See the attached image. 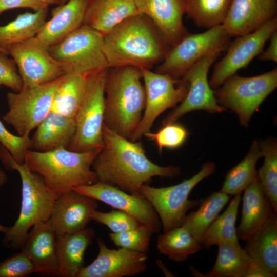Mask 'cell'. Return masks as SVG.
<instances>
[{"label": "cell", "mask_w": 277, "mask_h": 277, "mask_svg": "<svg viewBox=\"0 0 277 277\" xmlns=\"http://www.w3.org/2000/svg\"><path fill=\"white\" fill-rule=\"evenodd\" d=\"M103 137L104 146L92 165L97 182L134 194L154 177L173 178L181 173L178 167L153 163L146 156L141 142L125 138L104 124Z\"/></svg>", "instance_id": "1"}, {"label": "cell", "mask_w": 277, "mask_h": 277, "mask_svg": "<svg viewBox=\"0 0 277 277\" xmlns=\"http://www.w3.org/2000/svg\"><path fill=\"white\" fill-rule=\"evenodd\" d=\"M170 48L150 19L142 14L126 19L103 36V51L109 68L150 69L164 60Z\"/></svg>", "instance_id": "2"}, {"label": "cell", "mask_w": 277, "mask_h": 277, "mask_svg": "<svg viewBox=\"0 0 277 277\" xmlns=\"http://www.w3.org/2000/svg\"><path fill=\"white\" fill-rule=\"evenodd\" d=\"M141 69L133 66L110 67L106 76L104 125L130 140L140 123L146 95Z\"/></svg>", "instance_id": "3"}, {"label": "cell", "mask_w": 277, "mask_h": 277, "mask_svg": "<svg viewBox=\"0 0 277 277\" xmlns=\"http://www.w3.org/2000/svg\"><path fill=\"white\" fill-rule=\"evenodd\" d=\"M0 160L5 168L18 172L22 183L20 212L13 225L5 233L3 243L7 247L21 249L29 229L49 220L58 194L51 190L42 177L31 171L25 162L16 163L2 145Z\"/></svg>", "instance_id": "4"}, {"label": "cell", "mask_w": 277, "mask_h": 277, "mask_svg": "<svg viewBox=\"0 0 277 277\" xmlns=\"http://www.w3.org/2000/svg\"><path fill=\"white\" fill-rule=\"evenodd\" d=\"M102 148L84 152L65 148L46 152L29 149L25 163L31 171L42 177L51 190L60 194L97 182L92 165Z\"/></svg>", "instance_id": "5"}, {"label": "cell", "mask_w": 277, "mask_h": 277, "mask_svg": "<svg viewBox=\"0 0 277 277\" xmlns=\"http://www.w3.org/2000/svg\"><path fill=\"white\" fill-rule=\"evenodd\" d=\"M103 36L83 25L49 46V51L62 65L65 73L73 72L87 77L109 68L103 51Z\"/></svg>", "instance_id": "6"}, {"label": "cell", "mask_w": 277, "mask_h": 277, "mask_svg": "<svg viewBox=\"0 0 277 277\" xmlns=\"http://www.w3.org/2000/svg\"><path fill=\"white\" fill-rule=\"evenodd\" d=\"M276 87L275 68L251 77H243L234 73L214 92L218 103L234 111L241 124L247 127L253 113Z\"/></svg>", "instance_id": "7"}, {"label": "cell", "mask_w": 277, "mask_h": 277, "mask_svg": "<svg viewBox=\"0 0 277 277\" xmlns=\"http://www.w3.org/2000/svg\"><path fill=\"white\" fill-rule=\"evenodd\" d=\"M215 169L214 163L207 162L197 173L177 184L157 188L145 184L140 187L139 193L155 210L163 232L181 226L187 212L199 205V201L188 199L189 194L200 182L212 174Z\"/></svg>", "instance_id": "8"}, {"label": "cell", "mask_w": 277, "mask_h": 277, "mask_svg": "<svg viewBox=\"0 0 277 277\" xmlns=\"http://www.w3.org/2000/svg\"><path fill=\"white\" fill-rule=\"evenodd\" d=\"M107 69L87 77L85 95L74 119L75 133L68 149L84 152L104 146V86Z\"/></svg>", "instance_id": "9"}, {"label": "cell", "mask_w": 277, "mask_h": 277, "mask_svg": "<svg viewBox=\"0 0 277 277\" xmlns=\"http://www.w3.org/2000/svg\"><path fill=\"white\" fill-rule=\"evenodd\" d=\"M231 37L222 24L200 33H188L170 47L156 72L180 80L195 63L208 54L223 51L230 44Z\"/></svg>", "instance_id": "10"}, {"label": "cell", "mask_w": 277, "mask_h": 277, "mask_svg": "<svg viewBox=\"0 0 277 277\" xmlns=\"http://www.w3.org/2000/svg\"><path fill=\"white\" fill-rule=\"evenodd\" d=\"M60 78L51 82L23 87L7 94L8 111L3 119L20 136L29 135L51 111L54 94Z\"/></svg>", "instance_id": "11"}, {"label": "cell", "mask_w": 277, "mask_h": 277, "mask_svg": "<svg viewBox=\"0 0 277 277\" xmlns=\"http://www.w3.org/2000/svg\"><path fill=\"white\" fill-rule=\"evenodd\" d=\"M144 83L145 107L142 118L130 140L135 142L150 131L157 118L167 109L181 103L186 96L189 85L182 79L176 80L167 74L140 68Z\"/></svg>", "instance_id": "12"}, {"label": "cell", "mask_w": 277, "mask_h": 277, "mask_svg": "<svg viewBox=\"0 0 277 277\" xmlns=\"http://www.w3.org/2000/svg\"><path fill=\"white\" fill-rule=\"evenodd\" d=\"M49 47L35 36L7 49L17 66L23 87L51 82L65 74L62 65L50 54Z\"/></svg>", "instance_id": "13"}, {"label": "cell", "mask_w": 277, "mask_h": 277, "mask_svg": "<svg viewBox=\"0 0 277 277\" xmlns=\"http://www.w3.org/2000/svg\"><path fill=\"white\" fill-rule=\"evenodd\" d=\"M222 51L213 52L195 63L181 78L189 85L188 93L181 102L163 120V125L176 122L187 113L194 110H204L209 113H219L225 108L217 102L214 92L208 80L210 67Z\"/></svg>", "instance_id": "14"}, {"label": "cell", "mask_w": 277, "mask_h": 277, "mask_svg": "<svg viewBox=\"0 0 277 277\" xmlns=\"http://www.w3.org/2000/svg\"><path fill=\"white\" fill-rule=\"evenodd\" d=\"M277 30V17L250 33L238 36L229 45L226 55L214 66L210 80V87L216 89L230 76L246 67L263 51L266 42Z\"/></svg>", "instance_id": "15"}, {"label": "cell", "mask_w": 277, "mask_h": 277, "mask_svg": "<svg viewBox=\"0 0 277 277\" xmlns=\"http://www.w3.org/2000/svg\"><path fill=\"white\" fill-rule=\"evenodd\" d=\"M72 190L131 215L141 224L150 227L154 233L159 232L161 229L162 224L158 215L140 193H128L99 182L78 186Z\"/></svg>", "instance_id": "16"}, {"label": "cell", "mask_w": 277, "mask_h": 277, "mask_svg": "<svg viewBox=\"0 0 277 277\" xmlns=\"http://www.w3.org/2000/svg\"><path fill=\"white\" fill-rule=\"evenodd\" d=\"M96 241L98 255L90 264L82 268L77 277L132 276L147 270V253L122 248L110 249L101 238Z\"/></svg>", "instance_id": "17"}, {"label": "cell", "mask_w": 277, "mask_h": 277, "mask_svg": "<svg viewBox=\"0 0 277 277\" xmlns=\"http://www.w3.org/2000/svg\"><path fill=\"white\" fill-rule=\"evenodd\" d=\"M98 207L97 201L73 190L58 194L49 220L56 235L85 228Z\"/></svg>", "instance_id": "18"}, {"label": "cell", "mask_w": 277, "mask_h": 277, "mask_svg": "<svg viewBox=\"0 0 277 277\" xmlns=\"http://www.w3.org/2000/svg\"><path fill=\"white\" fill-rule=\"evenodd\" d=\"M139 14L147 16L166 43L175 46L189 32L183 23V0H133Z\"/></svg>", "instance_id": "19"}, {"label": "cell", "mask_w": 277, "mask_h": 277, "mask_svg": "<svg viewBox=\"0 0 277 277\" xmlns=\"http://www.w3.org/2000/svg\"><path fill=\"white\" fill-rule=\"evenodd\" d=\"M277 17V0H232L223 23L231 37L250 33Z\"/></svg>", "instance_id": "20"}, {"label": "cell", "mask_w": 277, "mask_h": 277, "mask_svg": "<svg viewBox=\"0 0 277 277\" xmlns=\"http://www.w3.org/2000/svg\"><path fill=\"white\" fill-rule=\"evenodd\" d=\"M21 249L32 262L35 273L56 275V234L49 220L32 227Z\"/></svg>", "instance_id": "21"}, {"label": "cell", "mask_w": 277, "mask_h": 277, "mask_svg": "<svg viewBox=\"0 0 277 277\" xmlns=\"http://www.w3.org/2000/svg\"><path fill=\"white\" fill-rule=\"evenodd\" d=\"M88 0H68L53 8L51 18L46 21L36 35L48 46L60 42L83 25Z\"/></svg>", "instance_id": "22"}, {"label": "cell", "mask_w": 277, "mask_h": 277, "mask_svg": "<svg viewBox=\"0 0 277 277\" xmlns=\"http://www.w3.org/2000/svg\"><path fill=\"white\" fill-rule=\"evenodd\" d=\"M95 236L94 230L87 227L72 234L56 235V276L77 277L84 267L85 252Z\"/></svg>", "instance_id": "23"}, {"label": "cell", "mask_w": 277, "mask_h": 277, "mask_svg": "<svg viewBox=\"0 0 277 277\" xmlns=\"http://www.w3.org/2000/svg\"><path fill=\"white\" fill-rule=\"evenodd\" d=\"M244 190L242 217L236 232L238 238L245 241L276 212L264 194L258 177Z\"/></svg>", "instance_id": "24"}, {"label": "cell", "mask_w": 277, "mask_h": 277, "mask_svg": "<svg viewBox=\"0 0 277 277\" xmlns=\"http://www.w3.org/2000/svg\"><path fill=\"white\" fill-rule=\"evenodd\" d=\"M137 14L133 0H88L83 25L104 35Z\"/></svg>", "instance_id": "25"}, {"label": "cell", "mask_w": 277, "mask_h": 277, "mask_svg": "<svg viewBox=\"0 0 277 277\" xmlns=\"http://www.w3.org/2000/svg\"><path fill=\"white\" fill-rule=\"evenodd\" d=\"M31 148L46 152L60 148L68 149L76 130L74 118L50 111L36 127Z\"/></svg>", "instance_id": "26"}, {"label": "cell", "mask_w": 277, "mask_h": 277, "mask_svg": "<svg viewBox=\"0 0 277 277\" xmlns=\"http://www.w3.org/2000/svg\"><path fill=\"white\" fill-rule=\"evenodd\" d=\"M245 250L258 266L277 275V216L274 213L246 240Z\"/></svg>", "instance_id": "27"}, {"label": "cell", "mask_w": 277, "mask_h": 277, "mask_svg": "<svg viewBox=\"0 0 277 277\" xmlns=\"http://www.w3.org/2000/svg\"><path fill=\"white\" fill-rule=\"evenodd\" d=\"M87 85L86 77L73 72L65 73L54 94L51 111L74 118L84 98Z\"/></svg>", "instance_id": "28"}, {"label": "cell", "mask_w": 277, "mask_h": 277, "mask_svg": "<svg viewBox=\"0 0 277 277\" xmlns=\"http://www.w3.org/2000/svg\"><path fill=\"white\" fill-rule=\"evenodd\" d=\"M48 10V7L21 14L7 25L1 26L0 48L8 53L10 46L36 36L46 22Z\"/></svg>", "instance_id": "29"}, {"label": "cell", "mask_w": 277, "mask_h": 277, "mask_svg": "<svg viewBox=\"0 0 277 277\" xmlns=\"http://www.w3.org/2000/svg\"><path fill=\"white\" fill-rule=\"evenodd\" d=\"M241 193L234 195L226 210L219 215L207 228L201 240L203 246L229 244L240 246L235 227Z\"/></svg>", "instance_id": "30"}, {"label": "cell", "mask_w": 277, "mask_h": 277, "mask_svg": "<svg viewBox=\"0 0 277 277\" xmlns=\"http://www.w3.org/2000/svg\"><path fill=\"white\" fill-rule=\"evenodd\" d=\"M229 198V195L221 191L213 192L200 200L198 210L187 214L181 226L200 242L203 234L219 215Z\"/></svg>", "instance_id": "31"}, {"label": "cell", "mask_w": 277, "mask_h": 277, "mask_svg": "<svg viewBox=\"0 0 277 277\" xmlns=\"http://www.w3.org/2000/svg\"><path fill=\"white\" fill-rule=\"evenodd\" d=\"M201 243L180 226L159 235L156 248L162 254L177 263L185 262L202 249Z\"/></svg>", "instance_id": "32"}, {"label": "cell", "mask_w": 277, "mask_h": 277, "mask_svg": "<svg viewBox=\"0 0 277 277\" xmlns=\"http://www.w3.org/2000/svg\"><path fill=\"white\" fill-rule=\"evenodd\" d=\"M212 268L207 273L209 277H245L248 270L256 265L241 246L222 244Z\"/></svg>", "instance_id": "33"}, {"label": "cell", "mask_w": 277, "mask_h": 277, "mask_svg": "<svg viewBox=\"0 0 277 277\" xmlns=\"http://www.w3.org/2000/svg\"><path fill=\"white\" fill-rule=\"evenodd\" d=\"M262 156L259 142L254 140L245 157L228 172L220 191L231 195L241 193L258 177L255 167Z\"/></svg>", "instance_id": "34"}, {"label": "cell", "mask_w": 277, "mask_h": 277, "mask_svg": "<svg viewBox=\"0 0 277 277\" xmlns=\"http://www.w3.org/2000/svg\"><path fill=\"white\" fill-rule=\"evenodd\" d=\"M185 14L197 27L210 29L223 24L232 0H183Z\"/></svg>", "instance_id": "35"}, {"label": "cell", "mask_w": 277, "mask_h": 277, "mask_svg": "<svg viewBox=\"0 0 277 277\" xmlns=\"http://www.w3.org/2000/svg\"><path fill=\"white\" fill-rule=\"evenodd\" d=\"M264 163L257 171L263 191L277 213V143L274 138L259 142Z\"/></svg>", "instance_id": "36"}, {"label": "cell", "mask_w": 277, "mask_h": 277, "mask_svg": "<svg viewBox=\"0 0 277 277\" xmlns=\"http://www.w3.org/2000/svg\"><path fill=\"white\" fill-rule=\"evenodd\" d=\"M154 233L149 226L140 225L137 228L109 234L110 240L118 248L146 253L149 251L151 237Z\"/></svg>", "instance_id": "37"}, {"label": "cell", "mask_w": 277, "mask_h": 277, "mask_svg": "<svg viewBox=\"0 0 277 277\" xmlns=\"http://www.w3.org/2000/svg\"><path fill=\"white\" fill-rule=\"evenodd\" d=\"M189 133L183 125L175 122L163 125L156 132L150 131L143 136L154 141L161 152L164 148L175 149L182 146L186 141Z\"/></svg>", "instance_id": "38"}, {"label": "cell", "mask_w": 277, "mask_h": 277, "mask_svg": "<svg viewBox=\"0 0 277 277\" xmlns=\"http://www.w3.org/2000/svg\"><path fill=\"white\" fill-rule=\"evenodd\" d=\"M91 219L105 225L113 233L134 229L141 225L131 215L117 209L108 212L96 210L92 214Z\"/></svg>", "instance_id": "39"}, {"label": "cell", "mask_w": 277, "mask_h": 277, "mask_svg": "<svg viewBox=\"0 0 277 277\" xmlns=\"http://www.w3.org/2000/svg\"><path fill=\"white\" fill-rule=\"evenodd\" d=\"M0 143L18 164L25 162L27 151L31 148L29 135H15L9 131L0 120Z\"/></svg>", "instance_id": "40"}, {"label": "cell", "mask_w": 277, "mask_h": 277, "mask_svg": "<svg viewBox=\"0 0 277 277\" xmlns=\"http://www.w3.org/2000/svg\"><path fill=\"white\" fill-rule=\"evenodd\" d=\"M34 272L32 262L22 251L0 262V277H26Z\"/></svg>", "instance_id": "41"}, {"label": "cell", "mask_w": 277, "mask_h": 277, "mask_svg": "<svg viewBox=\"0 0 277 277\" xmlns=\"http://www.w3.org/2000/svg\"><path fill=\"white\" fill-rule=\"evenodd\" d=\"M1 86H6L14 92H18L23 87V81L14 61L2 52H0V87Z\"/></svg>", "instance_id": "42"}, {"label": "cell", "mask_w": 277, "mask_h": 277, "mask_svg": "<svg viewBox=\"0 0 277 277\" xmlns=\"http://www.w3.org/2000/svg\"><path fill=\"white\" fill-rule=\"evenodd\" d=\"M48 7L40 0H0V15L5 11L14 8H30L35 12Z\"/></svg>", "instance_id": "43"}, {"label": "cell", "mask_w": 277, "mask_h": 277, "mask_svg": "<svg viewBox=\"0 0 277 277\" xmlns=\"http://www.w3.org/2000/svg\"><path fill=\"white\" fill-rule=\"evenodd\" d=\"M269 45L267 49L259 55V59L263 61L277 62V30L271 34L269 38Z\"/></svg>", "instance_id": "44"}, {"label": "cell", "mask_w": 277, "mask_h": 277, "mask_svg": "<svg viewBox=\"0 0 277 277\" xmlns=\"http://www.w3.org/2000/svg\"><path fill=\"white\" fill-rule=\"evenodd\" d=\"M245 277H274V276L266 270L254 265L248 270Z\"/></svg>", "instance_id": "45"}, {"label": "cell", "mask_w": 277, "mask_h": 277, "mask_svg": "<svg viewBox=\"0 0 277 277\" xmlns=\"http://www.w3.org/2000/svg\"><path fill=\"white\" fill-rule=\"evenodd\" d=\"M8 181V177L6 173L2 169H0V187L5 185ZM9 227L4 226L0 224V232L5 233L8 230Z\"/></svg>", "instance_id": "46"}, {"label": "cell", "mask_w": 277, "mask_h": 277, "mask_svg": "<svg viewBox=\"0 0 277 277\" xmlns=\"http://www.w3.org/2000/svg\"><path fill=\"white\" fill-rule=\"evenodd\" d=\"M43 3H45L48 6L51 5H59L58 0H40Z\"/></svg>", "instance_id": "47"}, {"label": "cell", "mask_w": 277, "mask_h": 277, "mask_svg": "<svg viewBox=\"0 0 277 277\" xmlns=\"http://www.w3.org/2000/svg\"><path fill=\"white\" fill-rule=\"evenodd\" d=\"M68 0H58L59 1V5L63 4L67 2Z\"/></svg>", "instance_id": "48"}]
</instances>
